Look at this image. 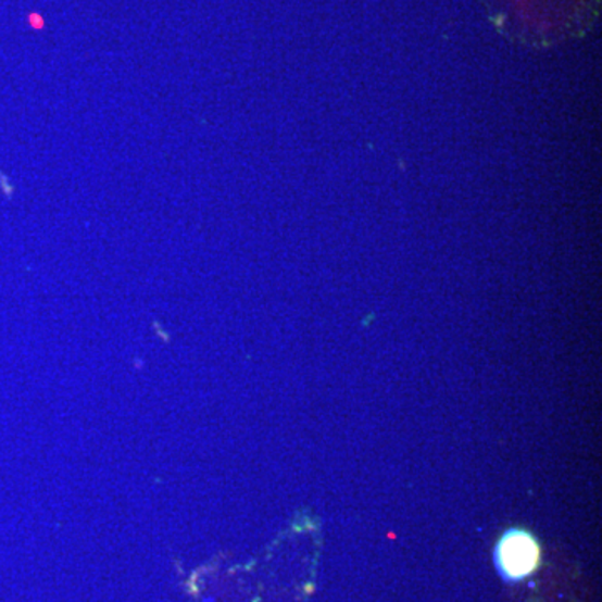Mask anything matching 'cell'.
I'll return each mask as SVG.
<instances>
[{
	"instance_id": "1",
	"label": "cell",
	"mask_w": 602,
	"mask_h": 602,
	"mask_svg": "<svg viewBox=\"0 0 602 602\" xmlns=\"http://www.w3.org/2000/svg\"><path fill=\"white\" fill-rule=\"evenodd\" d=\"M537 563H539V548L527 534H507L499 544V569L509 579H523L529 576L536 569Z\"/></svg>"
}]
</instances>
